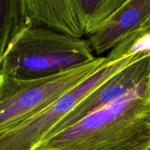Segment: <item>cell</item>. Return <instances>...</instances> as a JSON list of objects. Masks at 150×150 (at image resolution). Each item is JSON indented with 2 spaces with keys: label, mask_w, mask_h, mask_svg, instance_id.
Segmentation results:
<instances>
[{
  "label": "cell",
  "mask_w": 150,
  "mask_h": 150,
  "mask_svg": "<svg viewBox=\"0 0 150 150\" xmlns=\"http://www.w3.org/2000/svg\"><path fill=\"white\" fill-rule=\"evenodd\" d=\"M35 150H150V74L122 98L55 133Z\"/></svg>",
  "instance_id": "1"
},
{
  "label": "cell",
  "mask_w": 150,
  "mask_h": 150,
  "mask_svg": "<svg viewBox=\"0 0 150 150\" xmlns=\"http://www.w3.org/2000/svg\"><path fill=\"white\" fill-rule=\"evenodd\" d=\"M87 40L26 22L16 35L0 73L18 79L47 77L94 61Z\"/></svg>",
  "instance_id": "2"
},
{
  "label": "cell",
  "mask_w": 150,
  "mask_h": 150,
  "mask_svg": "<svg viewBox=\"0 0 150 150\" xmlns=\"http://www.w3.org/2000/svg\"><path fill=\"white\" fill-rule=\"evenodd\" d=\"M105 57L47 77L18 79L0 73V132L43 110L104 65Z\"/></svg>",
  "instance_id": "3"
},
{
  "label": "cell",
  "mask_w": 150,
  "mask_h": 150,
  "mask_svg": "<svg viewBox=\"0 0 150 150\" xmlns=\"http://www.w3.org/2000/svg\"><path fill=\"white\" fill-rule=\"evenodd\" d=\"M146 56L136 54L105 64L43 110L17 125L0 132V150H35L46 140L54 127L85 97L120 70Z\"/></svg>",
  "instance_id": "4"
},
{
  "label": "cell",
  "mask_w": 150,
  "mask_h": 150,
  "mask_svg": "<svg viewBox=\"0 0 150 150\" xmlns=\"http://www.w3.org/2000/svg\"><path fill=\"white\" fill-rule=\"evenodd\" d=\"M149 74L150 54L126 66L101 83L54 127L47 139L122 98L142 83Z\"/></svg>",
  "instance_id": "5"
},
{
  "label": "cell",
  "mask_w": 150,
  "mask_h": 150,
  "mask_svg": "<svg viewBox=\"0 0 150 150\" xmlns=\"http://www.w3.org/2000/svg\"><path fill=\"white\" fill-rule=\"evenodd\" d=\"M149 17L150 0H125L106 20L87 35V40L93 52L101 54L139 29Z\"/></svg>",
  "instance_id": "6"
},
{
  "label": "cell",
  "mask_w": 150,
  "mask_h": 150,
  "mask_svg": "<svg viewBox=\"0 0 150 150\" xmlns=\"http://www.w3.org/2000/svg\"><path fill=\"white\" fill-rule=\"evenodd\" d=\"M25 21L82 38L70 0H21Z\"/></svg>",
  "instance_id": "7"
},
{
  "label": "cell",
  "mask_w": 150,
  "mask_h": 150,
  "mask_svg": "<svg viewBox=\"0 0 150 150\" xmlns=\"http://www.w3.org/2000/svg\"><path fill=\"white\" fill-rule=\"evenodd\" d=\"M83 34L89 35L125 0H70Z\"/></svg>",
  "instance_id": "8"
},
{
  "label": "cell",
  "mask_w": 150,
  "mask_h": 150,
  "mask_svg": "<svg viewBox=\"0 0 150 150\" xmlns=\"http://www.w3.org/2000/svg\"><path fill=\"white\" fill-rule=\"evenodd\" d=\"M25 23L21 0H0V66L12 41Z\"/></svg>",
  "instance_id": "9"
},
{
  "label": "cell",
  "mask_w": 150,
  "mask_h": 150,
  "mask_svg": "<svg viewBox=\"0 0 150 150\" xmlns=\"http://www.w3.org/2000/svg\"><path fill=\"white\" fill-rule=\"evenodd\" d=\"M136 54H150V31L137 30L127 35L105 57L108 63L116 62Z\"/></svg>",
  "instance_id": "10"
},
{
  "label": "cell",
  "mask_w": 150,
  "mask_h": 150,
  "mask_svg": "<svg viewBox=\"0 0 150 150\" xmlns=\"http://www.w3.org/2000/svg\"><path fill=\"white\" fill-rule=\"evenodd\" d=\"M137 30L150 31V17L140 26V27H139V29H137ZM135 32H136V31H135Z\"/></svg>",
  "instance_id": "11"
}]
</instances>
